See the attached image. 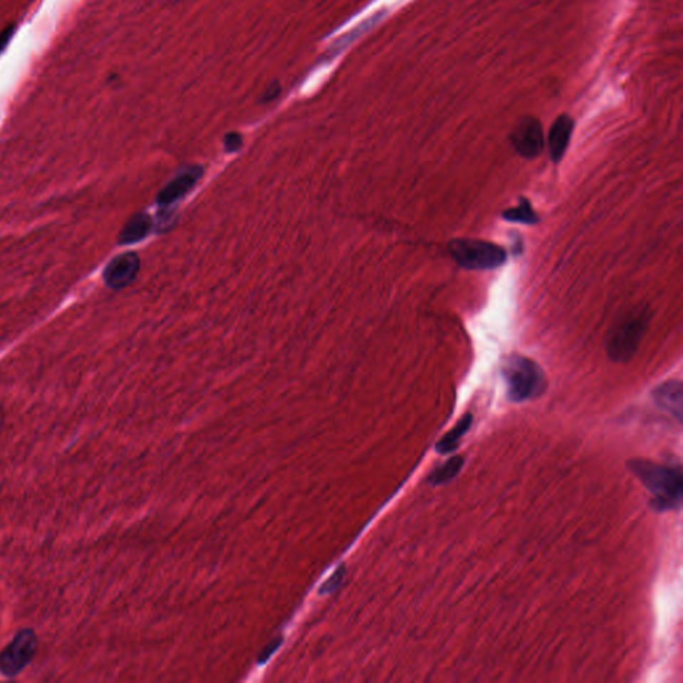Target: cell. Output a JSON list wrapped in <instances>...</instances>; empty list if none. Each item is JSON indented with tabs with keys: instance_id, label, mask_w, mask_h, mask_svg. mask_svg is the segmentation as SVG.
<instances>
[{
	"instance_id": "9a60e30c",
	"label": "cell",
	"mask_w": 683,
	"mask_h": 683,
	"mask_svg": "<svg viewBox=\"0 0 683 683\" xmlns=\"http://www.w3.org/2000/svg\"><path fill=\"white\" fill-rule=\"evenodd\" d=\"M382 15H383V14H377V15H375L374 18H371L370 21H363V23H362L359 27H357L355 30L347 32L346 36L340 38V39H339L338 42H335V44H334V46H333V47H331V48L327 51L326 55H325V58H328V56H330V58H334L335 55H339V53H340V51H343V50L346 48L347 46H350V44L354 42V41H357L358 38H359L360 35H363L365 32H367L368 30H370V28H371V27H372V26L377 23V21L382 18Z\"/></svg>"
},
{
	"instance_id": "4fadbf2b",
	"label": "cell",
	"mask_w": 683,
	"mask_h": 683,
	"mask_svg": "<svg viewBox=\"0 0 683 683\" xmlns=\"http://www.w3.org/2000/svg\"><path fill=\"white\" fill-rule=\"evenodd\" d=\"M463 463H464V459L461 455L452 457V459H449L447 462L443 463L442 466L437 467L435 470H432V473L427 476V484H432V486H439V484L450 482L458 474L461 473Z\"/></svg>"
},
{
	"instance_id": "8992f818",
	"label": "cell",
	"mask_w": 683,
	"mask_h": 683,
	"mask_svg": "<svg viewBox=\"0 0 683 683\" xmlns=\"http://www.w3.org/2000/svg\"><path fill=\"white\" fill-rule=\"evenodd\" d=\"M516 152L526 159H534L543 150V131L536 118H523L511 132Z\"/></svg>"
},
{
	"instance_id": "5bb4252c",
	"label": "cell",
	"mask_w": 683,
	"mask_h": 683,
	"mask_svg": "<svg viewBox=\"0 0 683 683\" xmlns=\"http://www.w3.org/2000/svg\"><path fill=\"white\" fill-rule=\"evenodd\" d=\"M502 217H504L505 221L522 223V224H536L539 221V217L536 215V212L533 210L530 202L526 198H521L519 204L514 209L504 211Z\"/></svg>"
},
{
	"instance_id": "6da1fadb",
	"label": "cell",
	"mask_w": 683,
	"mask_h": 683,
	"mask_svg": "<svg viewBox=\"0 0 683 683\" xmlns=\"http://www.w3.org/2000/svg\"><path fill=\"white\" fill-rule=\"evenodd\" d=\"M629 469L652 494L650 507L658 513L678 510L682 505L681 466H667L645 459H631Z\"/></svg>"
},
{
	"instance_id": "7a4b0ae2",
	"label": "cell",
	"mask_w": 683,
	"mask_h": 683,
	"mask_svg": "<svg viewBox=\"0 0 683 683\" xmlns=\"http://www.w3.org/2000/svg\"><path fill=\"white\" fill-rule=\"evenodd\" d=\"M507 398L515 403L539 398L547 387L546 377L541 366L530 358L510 355L502 366Z\"/></svg>"
},
{
	"instance_id": "52a82bcc",
	"label": "cell",
	"mask_w": 683,
	"mask_h": 683,
	"mask_svg": "<svg viewBox=\"0 0 683 683\" xmlns=\"http://www.w3.org/2000/svg\"><path fill=\"white\" fill-rule=\"evenodd\" d=\"M139 268L140 259L137 254H120L107 264L103 273L105 283L113 290L125 288L135 281Z\"/></svg>"
},
{
	"instance_id": "9c48e42d",
	"label": "cell",
	"mask_w": 683,
	"mask_h": 683,
	"mask_svg": "<svg viewBox=\"0 0 683 683\" xmlns=\"http://www.w3.org/2000/svg\"><path fill=\"white\" fill-rule=\"evenodd\" d=\"M652 400L661 410L669 412L677 421L682 422L683 386L678 379L663 382L652 391Z\"/></svg>"
},
{
	"instance_id": "3957f363",
	"label": "cell",
	"mask_w": 683,
	"mask_h": 683,
	"mask_svg": "<svg viewBox=\"0 0 683 683\" xmlns=\"http://www.w3.org/2000/svg\"><path fill=\"white\" fill-rule=\"evenodd\" d=\"M650 318L649 310L641 307L630 311L612 327L608 338V354L611 360L620 363L630 360L641 345Z\"/></svg>"
},
{
	"instance_id": "2e32d148",
	"label": "cell",
	"mask_w": 683,
	"mask_h": 683,
	"mask_svg": "<svg viewBox=\"0 0 683 683\" xmlns=\"http://www.w3.org/2000/svg\"><path fill=\"white\" fill-rule=\"evenodd\" d=\"M242 137H241L239 134H236V132L227 134L226 137H224V147H226V151H229V152L238 151L239 148L242 147Z\"/></svg>"
},
{
	"instance_id": "277c9868",
	"label": "cell",
	"mask_w": 683,
	"mask_h": 683,
	"mask_svg": "<svg viewBox=\"0 0 683 683\" xmlns=\"http://www.w3.org/2000/svg\"><path fill=\"white\" fill-rule=\"evenodd\" d=\"M449 249L457 263L467 270H494L507 259L502 247L478 239H455Z\"/></svg>"
},
{
	"instance_id": "5b68a950",
	"label": "cell",
	"mask_w": 683,
	"mask_h": 683,
	"mask_svg": "<svg viewBox=\"0 0 683 683\" xmlns=\"http://www.w3.org/2000/svg\"><path fill=\"white\" fill-rule=\"evenodd\" d=\"M38 647L36 637L31 630H23L11 641L0 654V672L14 677L31 662Z\"/></svg>"
},
{
	"instance_id": "8fae6325",
	"label": "cell",
	"mask_w": 683,
	"mask_h": 683,
	"mask_svg": "<svg viewBox=\"0 0 683 683\" xmlns=\"http://www.w3.org/2000/svg\"><path fill=\"white\" fill-rule=\"evenodd\" d=\"M152 227V221L148 217L147 214L139 212L130 218L127 221L126 226L120 231L119 235V243L120 244H132V243L140 242L148 235Z\"/></svg>"
},
{
	"instance_id": "ba28073f",
	"label": "cell",
	"mask_w": 683,
	"mask_h": 683,
	"mask_svg": "<svg viewBox=\"0 0 683 683\" xmlns=\"http://www.w3.org/2000/svg\"><path fill=\"white\" fill-rule=\"evenodd\" d=\"M202 175L203 169H200L199 166L186 170L183 174L172 179L169 184L159 192L157 203L160 207H169L174 204L194 189Z\"/></svg>"
},
{
	"instance_id": "30bf717a",
	"label": "cell",
	"mask_w": 683,
	"mask_h": 683,
	"mask_svg": "<svg viewBox=\"0 0 683 683\" xmlns=\"http://www.w3.org/2000/svg\"><path fill=\"white\" fill-rule=\"evenodd\" d=\"M574 130V120L568 115H561L553 123L548 132V150L554 163L563 158L568 147L571 134Z\"/></svg>"
},
{
	"instance_id": "e0dca14e",
	"label": "cell",
	"mask_w": 683,
	"mask_h": 683,
	"mask_svg": "<svg viewBox=\"0 0 683 683\" xmlns=\"http://www.w3.org/2000/svg\"><path fill=\"white\" fill-rule=\"evenodd\" d=\"M12 35H14V26H9L6 30L0 32V53L7 47Z\"/></svg>"
},
{
	"instance_id": "7c38bea8",
	"label": "cell",
	"mask_w": 683,
	"mask_h": 683,
	"mask_svg": "<svg viewBox=\"0 0 683 683\" xmlns=\"http://www.w3.org/2000/svg\"><path fill=\"white\" fill-rule=\"evenodd\" d=\"M471 424H473V414L467 412L463 415L461 421L452 427V430L443 435L441 441L437 443L435 450L442 455L455 452L461 443V439L467 434V431L470 430Z\"/></svg>"
}]
</instances>
